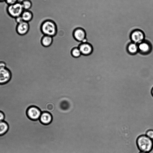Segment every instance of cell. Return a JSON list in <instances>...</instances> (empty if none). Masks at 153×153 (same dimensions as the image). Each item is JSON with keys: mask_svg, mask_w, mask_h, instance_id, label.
Returning a JSON list of instances; mask_svg holds the SVG:
<instances>
[{"mask_svg": "<svg viewBox=\"0 0 153 153\" xmlns=\"http://www.w3.org/2000/svg\"><path fill=\"white\" fill-rule=\"evenodd\" d=\"M137 144L141 152L149 153L153 147V140L146 135H143L138 138Z\"/></svg>", "mask_w": 153, "mask_h": 153, "instance_id": "cell-1", "label": "cell"}, {"mask_svg": "<svg viewBox=\"0 0 153 153\" xmlns=\"http://www.w3.org/2000/svg\"><path fill=\"white\" fill-rule=\"evenodd\" d=\"M41 30L45 35L51 37L55 35L57 31L55 24L50 20H47L43 22L41 25Z\"/></svg>", "mask_w": 153, "mask_h": 153, "instance_id": "cell-2", "label": "cell"}, {"mask_svg": "<svg viewBox=\"0 0 153 153\" xmlns=\"http://www.w3.org/2000/svg\"><path fill=\"white\" fill-rule=\"evenodd\" d=\"M24 9L20 2L11 5H7L6 11L8 15L13 18L21 16Z\"/></svg>", "mask_w": 153, "mask_h": 153, "instance_id": "cell-3", "label": "cell"}, {"mask_svg": "<svg viewBox=\"0 0 153 153\" xmlns=\"http://www.w3.org/2000/svg\"><path fill=\"white\" fill-rule=\"evenodd\" d=\"M144 32L139 29L133 30L130 33V37L132 42L139 44L145 40Z\"/></svg>", "mask_w": 153, "mask_h": 153, "instance_id": "cell-4", "label": "cell"}, {"mask_svg": "<svg viewBox=\"0 0 153 153\" xmlns=\"http://www.w3.org/2000/svg\"><path fill=\"white\" fill-rule=\"evenodd\" d=\"M138 52L143 55L150 53L152 50V44L148 40H144L138 44Z\"/></svg>", "mask_w": 153, "mask_h": 153, "instance_id": "cell-5", "label": "cell"}, {"mask_svg": "<svg viewBox=\"0 0 153 153\" xmlns=\"http://www.w3.org/2000/svg\"><path fill=\"white\" fill-rule=\"evenodd\" d=\"M42 114L41 111L38 107L32 106L29 107L27 111V114L30 119L36 120L39 119Z\"/></svg>", "mask_w": 153, "mask_h": 153, "instance_id": "cell-6", "label": "cell"}, {"mask_svg": "<svg viewBox=\"0 0 153 153\" xmlns=\"http://www.w3.org/2000/svg\"><path fill=\"white\" fill-rule=\"evenodd\" d=\"M73 36L74 39L77 41L82 43L88 42L86 38L85 31L82 28H78L74 31Z\"/></svg>", "mask_w": 153, "mask_h": 153, "instance_id": "cell-7", "label": "cell"}, {"mask_svg": "<svg viewBox=\"0 0 153 153\" xmlns=\"http://www.w3.org/2000/svg\"><path fill=\"white\" fill-rule=\"evenodd\" d=\"M30 28L29 23L23 21L21 23L17 24L15 27V30L18 34L21 35H24L28 33Z\"/></svg>", "mask_w": 153, "mask_h": 153, "instance_id": "cell-8", "label": "cell"}, {"mask_svg": "<svg viewBox=\"0 0 153 153\" xmlns=\"http://www.w3.org/2000/svg\"><path fill=\"white\" fill-rule=\"evenodd\" d=\"M11 74L7 68H0V84H4L8 82L10 79Z\"/></svg>", "mask_w": 153, "mask_h": 153, "instance_id": "cell-9", "label": "cell"}, {"mask_svg": "<svg viewBox=\"0 0 153 153\" xmlns=\"http://www.w3.org/2000/svg\"><path fill=\"white\" fill-rule=\"evenodd\" d=\"M78 48L82 54L86 56L91 54L93 50L92 46L88 42L82 43Z\"/></svg>", "mask_w": 153, "mask_h": 153, "instance_id": "cell-10", "label": "cell"}, {"mask_svg": "<svg viewBox=\"0 0 153 153\" xmlns=\"http://www.w3.org/2000/svg\"><path fill=\"white\" fill-rule=\"evenodd\" d=\"M39 120L41 123L45 125H47L51 122L52 120V116L50 113L45 111L42 113Z\"/></svg>", "mask_w": 153, "mask_h": 153, "instance_id": "cell-11", "label": "cell"}, {"mask_svg": "<svg viewBox=\"0 0 153 153\" xmlns=\"http://www.w3.org/2000/svg\"><path fill=\"white\" fill-rule=\"evenodd\" d=\"M127 50L128 52L130 54H135L138 52V45L131 42L128 45Z\"/></svg>", "mask_w": 153, "mask_h": 153, "instance_id": "cell-12", "label": "cell"}, {"mask_svg": "<svg viewBox=\"0 0 153 153\" xmlns=\"http://www.w3.org/2000/svg\"><path fill=\"white\" fill-rule=\"evenodd\" d=\"M21 16L24 21L29 23L33 19V15L32 11L30 10H24Z\"/></svg>", "mask_w": 153, "mask_h": 153, "instance_id": "cell-13", "label": "cell"}, {"mask_svg": "<svg viewBox=\"0 0 153 153\" xmlns=\"http://www.w3.org/2000/svg\"><path fill=\"white\" fill-rule=\"evenodd\" d=\"M52 37L47 35H45L41 40L42 45L45 47L50 46L52 43Z\"/></svg>", "mask_w": 153, "mask_h": 153, "instance_id": "cell-14", "label": "cell"}, {"mask_svg": "<svg viewBox=\"0 0 153 153\" xmlns=\"http://www.w3.org/2000/svg\"><path fill=\"white\" fill-rule=\"evenodd\" d=\"M24 10H30L32 6L31 0H22L21 2Z\"/></svg>", "mask_w": 153, "mask_h": 153, "instance_id": "cell-15", "label": "cell"}, {"mask_svg": "<svg viewBox=\"0 0 153 153\" xmlns=\"http://www.w3.org/2000/svg\"><path fill=\"white\" fill-rule=\"evenodd\" d=\"M8 129L7 124L4 121L0 122V135L4 134Z\"/></svg>", "mask_w": 153, "mask_h": 153, "instance_id": "cell-16", "label": "cell"}, {"mask_svg": "<svg viewBox=\"0 0 153 153\" xmlns=\"http://www.w3.org/2000/svg\"><path fill=\"white\" fill-rule=\"evenodd\" d=\"M71 53L72 56L75 58L79 57L82 55L78 47H76L73 48L71 51Z\"/></svg>", "mask_w": 153, "mask_h": 153, "instance_id": "cell-17", "label": "cell"}, {"mask_svg": "<svg viewBox=\"0 0 153 153\" xmlns=\"http://www.w3.org/2000/svg\"><path fill=\"white\" fill-rule=\"evenodd\" d=\"M55 106L54 104L51 102L47 103L45 105V109L47 112H51L55 109Z\"/></svg>", "mask_w": 153, "mask_h": 153, "instance_id": "cell-18", "label": "cell"}, {"mask_svg": "<svg viewBox=\"0 0 153 153\" xmlns=\"http://www.w3.org/2000/svg\"><path fill=\"white\" fill-rule=\"evenodd\" d=\"M4 2L7 5H9L14 4L18 2V0H5Z\"/></svg>", "mask_w": 153, "mask_h": 153, "instance_id": "cell-19", "label": "cell"}, {"mask_svg": "<svg viewBox=\"0 0 153 153\" xmlns=\"http://www.w3.org/2000/svg\"><path fill=\"white\" fill-rule=\"evenodd\" d=\"M146 135L150 138L153 139V130H149L147 131Z\"/></svg>", "mask_w": 153, "mask_h": 153, "instance_id": "cell-20", "label": "cell"}, {"mask_svg": "<svg viewBox=\"0 0 153 153\" xmlns=\"http://www.w3.org/2000/svg\"><path fill=\"white\" fill-rule=\"evenodd\" d=\"M15 19V20L17 24H19L24 21L21 16H19Z\"/></svg>", "mask_w": 153, "mask_h": 153, "instance_id": "cell-21", "label": "cell"}, {"mask_svg": "<svg viewBox=\"0 0 153 153\" xmlns=\"http://www.w3.org/2000/svg\"><path fill=\"white\" fill-rule=\"evenodd\" d=\"M4 118V113L0 111V122L3 121Z\"/></svg>", "mask_w": 153, "mask_h": 153, "instance_id": "cell-22", "label": "cell"}, {"mask_svg": "<svg viewBox=\"0 0 153 153\" xmlns=\"http://www.w3.org/2000/svg\"><path fill=\"white\" fill-rule=\"evenodd\" d=\"M6 68L5 63L3 62H0V68Z\"/></svg>", "mask_w": 153, "mask_h": 153, "instance_id": "cell-23", "label": "cell"}, {"mask_svg": "<svg viewBox=\"0 0 153 153\" xmlns=\"http://www.w3.org/2000/svg\"><path fill=\"white\" fill-rule=\"evenodd\" d=\"M151 94L153 96V87H152L151 89Z\"/></svg>", "mask_w": 153, "mask_h": 153, "instance_id": "cell-24", "label": "cell"}, {"mask_svg": "<svg viewBox=\"0 0 153 153\" xmlns=\"http://www.w3.org/2000/svg\"><path fill=\"white\" fill-rule=\"evenodd\" d=\"M5 0H0V2H4Z\"/></svg>", "mask_w": 153, "mask_h": 153, "instance_id": "cell-25", "label": "cell"}, {"mask_svg": "<svg viewBox=\"0 0 153 153\" xmlns=\"http://www.w3.org/2000/svg\"><path fill=\"white\" fill-rule=\"evenodd\" d=\"M140 153H149L146 152H141Z\"/></svg>", "mask_w": 153, "mask_h": 153, "instance_id": "cell-26", "label": "cell"}, {"mask_svg": "<svg viewBox=\"0 0 153 153\" xmlns=\"http://www.w3.org/2000/svg\"><path fill=\"white\" fill-rule=\"evenodd\" d=\"M4 138H5V137H4Z\"/></svg>", "mask_w": 153, "mask_h": 153, "instance_id": "cell-27", "label": "cell"}, {"mask_svg": "<svg viewBox=\"0 0 153 153\" xmlns=\"http://www.w3.org/2000/svg\"><path fill=\"white\" fill-rule=\"evenodd\" d=\"M31 27H32V26H31ZM35 28H36V27H35ZM40 29H41V28H40Z\"/></svg>", "mask_w": 153, "mask_h": 153, "instance_id": "cell-28", "label": "cell"}]
</instances>
